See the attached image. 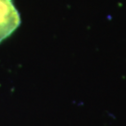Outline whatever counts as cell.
Masks as SVG:
<instances>
[{
    "instance_id": "1",
    "label": "cell",
    "mask_w": 126,
    "mask_h": 126,
    "mask_svg": "<svg viewBox=\"0 0 126 126\" xmlns=\"http://www.w3.org/2000/svg\"><path fill=\"white\" fill-rule=\"evenodd\" d=\"M21 19L11 0H0V42L13 33Z\"/></svg>"
}]
</instances>
